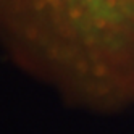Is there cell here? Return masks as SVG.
Returning <instances> with one entry per match:
<instances>
[{"instance_id":"6da1fadb","label":"cell","mask_w":134,"mask_h":134,"mask_svg":"<svg viewBox=\"0 0 134 134\" xmlns=\"http://www.w3.org/2000/svg\"><path fill=\"white\" fill-rule=\"evenodd\" d=\"M0 34L63 92L94 107L134 100V0H0Z\"/></svg>"}]
</instances>
